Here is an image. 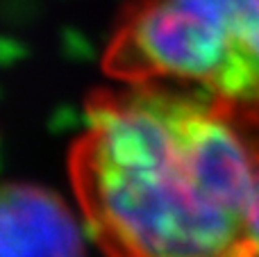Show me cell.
I'll use <instances>...</instances> for the list:
<instances>
[{
  "mask_svg": "<svg viewBox=\"0 0 259 257\" xmlns=\"http://www.w3.org/2000/svg\"><path fill=\"white\" fill-rule=\"evenodd\" d=\"M0 257H84L64 198L32 182H0Z\"/></svg>",
  "mask_w": 259,
  "mask_h": 257,
  "instance_id": "cell-3",
  "label": "cell"
},
{
  "mask_svg": "<svg viewBox=\"0 0 259 257\" xmlns=\"http://www.w3.org/2000/svg\"><path fill=\"white\" fill-rule=\"evenodd\" d=\"M237 257H257V253H255V248H252V244H250V248H246L241 255H237Z\"/></svg>",
  "mask_w": 259,
  "mask_h": 257,
  "instance_id": "cell-5",
  "label": "cell"
},
{
  "mask_svg": "<svg viewBox=\"0 0 259 257\" xmlns=\"http://www.w3.org/2000/svg\"><path fill=\"white\" fill-rule=\"evenodd\" d=\"M103 68L127 84H191L259 107V0H130Z\"/></svg>",
  "mask_w": 259,
  "mask_h": 257,
  "instance_id": "cell-2",
  "label": "cell"
},
{
  "mask_svg": "<svg viewBox=\"0 0 259 257\" xmlns=\"http://www.w3.org/2000/svg\"><path fill=\"white\" fill-rule=\"evenodd\" d=\"M248 239H250L252 248L259 257V180L255 187V196H252L250 205V217H248Z\"/></svg>",
  "mask_w": 259,
  "mask_h": 257,
  "instance_id": "cell-4",
  "label": "cell"
},
{
  "mask_svg": "<svg viewBox=\"0 0 259 257\" xmlns=\"http://www.w3.org/2000/svg\"><path fill=\"white\" fill-rule=\"evenodd\" d=\"M68 173L107 257H237L250 248L259 107L168 84L87 98Z\"/></svg>",
  "mask_w": 259,
  "mask_h": 257,
  "instance_id": "cell-1",
  "label": "cell"
}]
</instances>
